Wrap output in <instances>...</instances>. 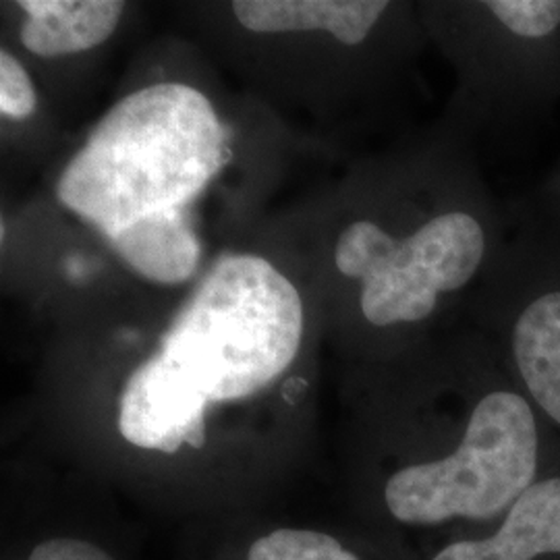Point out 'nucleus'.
I'll list each match as a JSON object with an SVG mask.
<instances>
[{
    "mask_svg": "<svg viewBox=\"0 0 560 560\" xmlns=\"http://www.w3.org/2000/svg\"><path fill=\"white\" fill-rule=\"evenodd\" d=\"M212 102L156 83L117 102L67 162L57 198L141 279L180 284L201 260L189 208L229 162Z\"/></svg>",
    "mask_w": 560,
    "mask_h": 560,
    "instance_id": "f257e3e1",
    "label": "nucleus"
},
{
    "mask_svg": "<svg viewBox=\"0 0 560 560\" xmlns=\"http://www.w3.org/2000/svg\"><path fill=\"white\" fill-rule=\"evenodd\" d=\"M303 301L268 260L231 254L214 261L164 332L159 353L129 376L119 402L120 436L175 455L201 448L214 402L247 399L295 361Z\"/></svg>",
    "mask_w": 560,
    "mask_h": 560,
    "instance_id": "f03ea898",
    "label": "nucleus"
},
{
    "mask_svg": "<svg viewBox=\"0 0 560 560\" xmlns=\"http://www.w3.org/2000/svg\"><path fill=\"white\" fill-rule=\"evenodd\" d=\"M355 219L340 231L335 266L358 282L361 320L378 332L434 320L448 301L480 289L511 235L476 173L411 221Z\"/></svg>",
    "mask_w": 560,
    "mask_h": 560,
    "instance_id": "7ed1b4c3",
    "label": "nucleus"
},
{
    "mask_svg": "<svg viewBox=\"0 0 560 560\" xmlns=\"http://www.w3.org/2000/svg\"><path fill=\"white\" fill-rule=\"evenodd\" d=\"M541 457L538 409L513 386L476 400L457 448L395 471L384 501L395 520L434 525L453 517L492 520L536 483Z\"/></svg>",
    "mask_w": 560,
    "mask_h": 560,
    "instance_id": "20e7f679",
    "label": "nucleus"
},
{
    "mask_svg": "<svg viewBox=\"0 0 560 560\" xmlns=\"http://www.w3.org/2000/svg\"><path fill=\"white\" fill-rule=\"evenodd\" d=\"M511 206V235L476 291L481 326L521 393L560 428V229Z\"/></svg>",
    "mask_w": 560,
    "mask_h": 560,
    "instance_id": "39448f33",
    "label": "nucleus"
},
{
    "mask_svg": "<svg viewBox=\"0 0 560 560\" xmlns=\"http://www.w3.org/2000/svg\"><path fill=\"white\" fill-rule=\"evenodd\" d=\"M453 42L471 113L506 136L560 104V0L455 7Z\"/></svg>",
    "mask_w": 560,
    "mask_h": 560,
    "instance_id": "423d86ee",
    "label": "nucleus"
},
{
    "mask_svg": "<svg viewBox=\"0 0 560 560\" xmlns=\"http://www.w3.org/2000/svg\"><path fill=\"white\" fill-rule=\"evenodd\" d=\"M395 4L388 0H237L233 13L241 25L258 34L326 32L358 48L370 40Z\"/></svg>",
    "mask_w": 560,
    "mask_h": 560,
    "instance_id": "0eeeda50",
    "label": "nucleus"
},
{
    "mask_svg": "<svg viewBox=\"0 0 560 560\" xmlns=\"http://www.w3.org/2000/svg\"><path fill=\"white\" fill-rule=\"evenodd\" d=\"M560 555V476L536 481L509 509L497 536L455 541L434 560H534Z\"/></svg>",
    "mask_w": 560,
    "mask_h": 560,
    "instance_id": "6e6552de",
    "label": "nucleus"
},
{
    "mask_svg": "<svg viewBox=\"0 0 560 560\" xmlns=\"http://www.w3.org/2000/svg\"><path fill=\"white\" fill-rule=\"evenodd\" d=\"M23 46L38 57L78 55L101 46L117 30L125 4L117 0H25Z\"/></svg>",
    "mask_w": 560,
    "mask_h": 560,
    "instance_id": "1a4fd4ad",
    "label": "nucleus"
},
{
    "mask_svg": "<svg viewBox=\"0 0 560 560\" xmlns=\"http://www.w3.org/2000/svg\"><path fill=\"white\" fill-rule=\"evenodd\" d=\"M247 560H360L339 540L312 529H275L252 544Z\"/></svg>",
    "mask_w": 560,
    "mask_h": 560,
    "instance_id": "9d476101",
    "label": "nucleus"
},
{
    "mask_svg": "<svg viewBox=\"0 0 560 560\" xmlns=\"http://www.w3.org/2000/svg\"><path fill=\"white\" fill-rule=\"evenodd\" d=\"M38 106L36 88L27 71L11 52H0V113L9 119L32 117Z\"/></svg>",
    "mask_w": 560,
    "mask_h": 560,
    "instance_id": "9b49d317",
    "label": "nucleus"
},
{
    "mask_svg": "<svg viewBox=\"0 0 560 560\" xmlns=\"http://www.w3.org/2000/svg\"><path fill=\"white\" fill-rule=\"evenodd\" d=\"M27 560H115L92 541L55 538L40 541Z\"/></svg>",
    "mask_w": 560,
    "mask_h": 560,
    "instance_id": "f8f14e48",
    "label": "nucleus"
},
{
    "mask_svg": "<svg viewBox=\"0 0 560 560\" xmlns=\"http://www.w3.org/2000/svg\"><path fill=\"white\" fill-rule=\"evenodd\" d=\"M523 206L541 221L560 229V159L552 173L541 183L536 196L523 201Z\"/></svg>",
    "mask_w": 560,
    "mask_h": 560,
    "instance_id": "ddd939ff",
    "label": "nucleus"
}]
</instances>
